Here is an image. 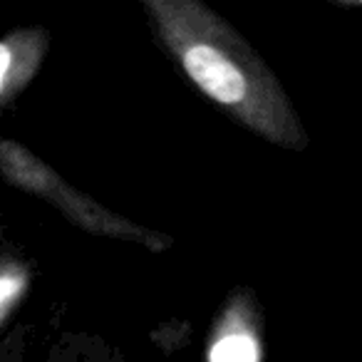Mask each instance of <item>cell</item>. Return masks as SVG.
I'll return each instance as SVG.
<instances>
[{
  "instance_id": "cell-2",
  "label": "cell",
  "mask_w": 362,
  "mask_h": 362,
  "mask_svg": "<svg viewBox=\"0 0 362 362\" xmlns=\"http://www.w3.org/2000/svg\"><path fill=\"white\" fill-rule=\"evenodd\" d=\"M0 174L18 192H25L50 204L67 223L95 238L134 243L149 253H166L174 246L169 233L141 226L132 218L107 209L95 197L72 187L45 159L16 139H0Z\"/></svg>"
},
{
  "instance_id": "cell-5",
  "label": "cell",
  "mask_w": 362,
  "mask_h": 362,
  "mask_svg": "<svg viewBox=\"0 0 362 362\" xmlns=\"http://www.w3.org/2000/svg\"><path fill=\"white\" fill-rule=\"evenodd\" d=\"M47 362H132L110 337L92 330H60L47 347Z\"/></svg>"
},
{
  "instance_id": "cell-7",
  "label": "cell",
  "mask_w": 362,
  "mask_h": 362,
  "mask_svg": "<svg viewBox=\"0 0 362 362\" xmlns=\"http://www.w3.org/2000/svg\"><path fill=\"white\" fill-rule=\"evenodd\" d=\"M194 327L189 320H164L151 330L149 340L159 347L161 352L171 355V352H179L192 342Z\"/></svg>"
},
{
  "instance_id": "cell-1",
  "label": "cell",
  "mask_w": 362,
  "mask_h": 362,
  "mask_svg": "<svg viewBox=\"0 0 362 362\" xmlns=\"http://www.w3.org/2000/svg\"><path fill=\"white\" fill-rule=\"evenodd\" d=\"M141 11L154 45L233 124L278 149L310 146L283 82L228 18L202 0H141Z\"/></svg>"
},
{
  "instance_id": "cell-4",
  "label": "cell",
  "mask_w": 362,
  "mask_h": 362,
  "mask_svg": "<svg viewBox=\"0 0 362 362\" xmlns=\"http://www.w3.org/2000/svg\"><path fill=\"white\" fill-rule=\"evenodd\" d=\"M47 52L50 33L45 28H18L0 37V112L16 105L30 87Z\"/></svg>"
},
{
  "instance_id": "cell-8",
  "label": "cell",
  "mask_w": 362,
  "mask_h": 362,
  "mask_svg": "<svg viewBox=\"0 0 362 362\" xmlns=\"http://www.w3.org/2000/svg\"><path fill=\"white\" fill-rule=\"evenodd\" d=\"M33 327L28 322H18L16 327L0 337V362H28V342Z\"/></svg>"
},
{
  "instance_id": "cell-3",
  "label": "cell",
  "mask_w": 362,
  "mask_h": 362,
  "mask_svg": "<svg viewBox=\"0 0 362 362\" xmlns=\"http://www.w3.org/2000/svg\"><path fill=\"white\" fill-rule=\"evenodd\" d=\"M202 362H266V313L251 286L228 288L211 317Z\"/></svg>"
},
{
  "instance_id": "cell-6",
  "label": "cell",
  "mask_w": 362,
  "mask_h": 362,
  "mask_svg": "<svg viewBox=\"0 0 362 362\" xmlns=\"http://www.w3.org/2000/svg\"><path fill=\"white\" fill-rule=\"evenodd\" d=\"M33 276L21 256L0 258V320L23 300Z\"/></svg>"
}]
</instances>
